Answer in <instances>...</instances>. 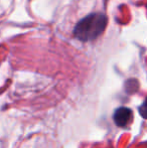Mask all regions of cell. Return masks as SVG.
Returning <instances> with one entry per match:
<instances>
[{"mask_svg": "<svg viewBox=\"0 0 147 148\" xmlns=\"http://www.w3.org/2000/svg\"><path fill=\"white\" fill-rule=\"evenodd\" d=\"M107 24V19L102 14H91L82 19L75 27V35L78 39L88 41L98 37Z\"/></svg>", "mask_w": 147, "mask_h": 148, "instance_id": "6da1fadb", "label": "cell"}, {"mask_svg": "<svg viewBox=\"0 0 147 148\" xmlns=\"http://www.w3.org/2000/svg\"><path fill=\"white\" fill-rule=\"evenodd\" d=\"M132 116V111L129 108L126 107H120L114 113V122L116 123L117 126L123 127L127 125V123L130 121Z\"/></svg>", "mask_w": 147, "mask_h": 148, "instance_id": "7a4b0ae2", "label": "cell"}, {"mask_svg": "<svg viewBox=\"0 0 147 148\" xmlns=\"http://www.w3.org/2000/svg\"><path fill=\"white\" fill-rule=\"evenodd\" d=\"M146 107H145V103H143V105L141 106V108H140V111H142V116L143 117H145V115H146Z\"/></svg>", "mask_w": 147, "mask_h": 148, "instance_id": "3957f363", "label": "cell"}]
</instances>
